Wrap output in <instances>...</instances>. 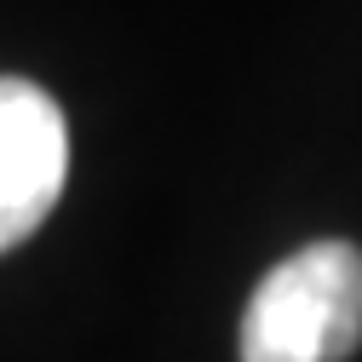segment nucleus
Listing matches in <instances>:
<instances>
[{
    "instance_id": "nucleus-2",
    "label": "nucleus",
    "mask_w": 362,
    "mask_h": 362,
    "mask_svg": "<svg viewBox=\"0 0 362 362\" xmlns=\"http://www.w3.org/2000/svg\"><path fill=\"white\" fill-rule=\"evenodd\" d=\"M69 178V127L47 86L0 75V253L35 236Z\"/></svg>"
},
{
    "instance_id": "nucleus-1",
    "label": "nucleus",
    "mask_w": 362,
    "mask_h": 362,
    "mask_svg": "<svg viewBox=\"0 0 362 362\" xmlns=\"http://www.w3.org/2000/svg\"><path fill=\"white\" fill-rule=\"evenodd\" d=\"M362 345V247L310 242L253 288L242 362H345Z\"/></svg>"
}]
</instances>
